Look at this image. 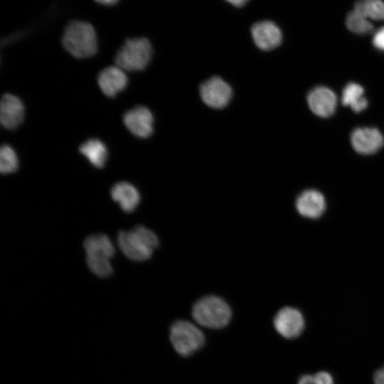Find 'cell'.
I'll return each instance as SVG.
<instances>
[{
  "mask_svg": "<svg viewBox=\"0 0 384 384\" xmlns=\"http://www.w3.org/2000/svg\"><path fill=\"white\" fill-rule=\"evenodd\" d=\"M373 43L376 48L384 51V26L375 32Z\"/></svg>",
  "mask_w": 384,
  "mask_h": 384,
  "instance_id": "obj_23",
  "label": "cell"
},
{
  "mask_svg": "<svg viewBox=\"0 0 384 384\" xmlns=\"http://www.w3.org/2000/svg\"><path fill=\"white\" fill-rule=\"evenodd\" d=\"M307 102L310 110L321 117L331 116L336 110L337 99L335 93L329 88L319 86L311 90Z\"/></svg>",
  "mask_w": 384,
  "mask_h": 384,
  "instance_id": "obj_11",
  "label": "cell"
},
{
  "mask_svg": "<svg viewBox=\"0 0 384 384\" xmlns=\"http://www.w3.org/2000/svg\"><path fill=\"white\" fill-rule=\"evenodd\" d=\"M86 262L90 270L98 277H108L113 272L108 257L101 255H87Z\"/></svg>",
  "mask_w": 384,
  "mask_h": 384,
  "instance_id": "obj_22",
  "label": "cell"
},
{
  "mask_svg": "<svg viewBox=\"0 0 384 384\" xmlns=\"http://www.w3.org/2000/svg\"><path fill=\"white\" fill-rule=\"evenodd\" d=\"M170 341L178 354L187 356L203 346L205 337L202 331L193 323L178 320L170 329Z\"/></svg>",
  "mask_w": 384,
  "mask_h": 384,
  "instance_id": "obj_5",
  "label": "cell"
},
{
  "mask_svg": "<svg viewBox=\"0 0 384 384\" xmlns=\"http://www.w3.org/2000/svg\"><path fill=\"white\" fill-rule=\"evenodd\" d=\"M117 242L122 252L134 261L149 259L159 245L156 235L143 225H137L129 231H120Z\"/></svg>",
  "mask_w": 384,
  "mask_h": 384,
  "instance_id": "obj_2",
  "label": "cell"
},
{
  "mask_svg": "<svg viewBox=\"0 0 384 384\" xmlns=\"http://www.w3.org/2000/svg\"><path fill=\"white\" fill-rule=\"evenodd\" d=\"M353 148L362 154H371L378 151L383 145L384 139L381 132L374 127H359L351 135Z\"/></svg>",
  "mask_w": 384,
  "mask_h": 384,
  "instance_id": "obj_9",
  "label": "cell"
},
{
  "mask_svg": "<svg viewBox=\"0 0 384 384\" xmlns=\"http://www.w3.org/2000/svg\"><path fill=\"white\" fill-rule=\"evenodd\" d=\"M152 53L151 45L147 38H128L117 51L114 62L122 70L141 71L148 65Z\"/></svg>",
  "mask_w": 384,
  "mask_h": 384,
  "instance_id": "obj_4",
  "label": "cell"
},
{
  "mask_svg": "<svg viewBox=\"0 0 384 384\" xmlns=\"http://www.w3.org/2000/svg\"><path fill=\"white\" fill-rule=\"evenodd\" d=\"M273 323L276 331L286 338H297L304 328L302 313L289 306L281 309L275 315Z\"/></svg>",
  "mask_w": 384,
  "mask_h": 384,
  "instance_id": "obj_8",
  "label": "cell"
},
{
  "mask_svg": "<svg viewBox=\"0 0 384 384\" xmlns=\"http://www.w3.org/2000/svg\"><path fill=\"white\" fill-rule=\"evenodd\" d=\"M353 11L368 20L384 21V1L383 0H358Z\"/></svg>",
  "mask_w": 384,
  "mask_h": 384,
  "instance_id": "obj_19",
  "label": "cell"
},
{
  "mask_svg": "<svg viewBox=\"0 0 384 384\" xmlns=\"http://www.w3.org/2000/svg\"><path fill=\"white\" fill-rule=\"evenodd\" d=\"M83 245L87 255H101L110 258L115 252L112 242L104 234H95L87 237Z\"/></svg>",
  "mask_w": 384,
  "mask_h": 384,
  "instance_id": "obj_17",
  "label": "cell"
},
{
  "mask_svg": "<svg viewBox=\"0 0 384 384\" xmlns=\"http://www.w3.org/2000/svg\"><path fill=\"white\" fill-rule=\"evenodd\" d=\"M123 122L127 129L135 137L147 138L154 132V117L144 106H136L123 115Z\"/></svg>",
  "mask_w": 384,
  "mask_h": 384,
  "instance_id": "obj_7",
  "label": "cell"
},
{
  "mask_svg": "<svg viewBox=\"0 0 384 384\" xmlns=\"http://www.w3.org/2000/svg\"><path fill=\"white\" fill-rule=\"evenodd\" d=\"M373 380L375 384H384V366L375 372Z\"/></svg>",
  "mask_w": 384,
  "mask_h": 384,
  "instance_id": "obj_25",
  "label": "cell"
},
{
  "mask_svg": "<svg viewBox=\"0 0 384 384\" xmlns=\"http://www.w3.org/2000/svg\"><path fill=\"white\" fill-rule=\"evenodd\" d=\"M341 100L343 105L350 107L356 112L364 110L368 106L363 87L355 82L346 85L342 92Z\"/></svg>",
  "mask_w": 384,
  "mask_h": 384,
  "instance_id": "obj_18",
  "label": "cell"
},
{
  "mask_svg": "<svg viewBox=\"0 0 384 384\" xmlns=\"http://www.w3.org/2000/svg\"><path fill=\"white\" fill-rule=\"evenodd\" d=\"M296 208L302 216L317 218L323 214L326 208L324 196L316 190H306L297 197Z\"/></svg>",
  "mask_w": 384,
  "mask_h": 384,
  "instance_id": "obj_14",
  "label": "cell"
},
{
  "mask_svg": "<svg viewBox=\"0 0 384 384\" xmlns=\"http://www.w3.org/2000/svg\"><path fill=\"white\" fill-rule=\"evenodd\" d=\"M79 151L96 168H103L107 162L108 150L99 139H87L80 145Z\"/></svg>",
  "mask_w": 384,
  "mask_h": 384,
  "instance_id": "obj_16",
  "label": "cell"
},
{
  "mask_svg": "<svg viewBox=\"0 0 384 384\" xmlns=\"http://www.w3.org/2000/svg\"><path fill=\"white\" fill-rule=\"evenodd\" d=\"M346 24L349 31L358 35H368L374 30L370 20L353 10L347 15Z\"/></svg>",
  "mask_w": 384,
  "mask_h": 384,
  "instance_id": "obj_20",
  "label": "cell"
},
{
  "mask_svg": "<svg viewBox=\"0 0 384 384\" xmlns=\"http://www.w3.org/2000/svg\"><path fill=\"white\" fill-rule=\"evenodd\" d=\"M96 2L104 5H113L119 0H95Z\"/></svg>",
  "mask_w": 384,
  "mask_h": 384,
  "instance_id": "obj_28",
  "label": "cell"
},
{
  "mask_svg": "<svg viewBox=\"0 0 384 384\" xmlns=\"http://www.w3.org/2000/svg\"><path fill=\"white\" fill-rule=\"evenodd\" d=\"M62 44L77 58H90L97 51L95 31L90 23L85 21H70L64 30Z\"/></svg>",
  "mask_w": 384,
  "mask_h": 384,
  "instance_id": "obj_1",
  "label": "cell"
},
{
  "mask_svg": "<svg viewBox=\"0 0 384 384\" xmlns=\"http://www.w3.org/2000/svg\"><path fill=\"white\" fill-rule=\"evenodd\" d=\"M24 106L21 100L11 94L3 95L0 105V122L9 130L16 129L23 122Z\"/></svg>",
  "mask_w": 384,
  "mask_h": 384,
  "instance_id": "obj_10",
  "label": "cell"
},
{
  "mask_svg": "<svg viewBox=\"0 0 384 384\" xmlns=\"http://www.w3.org/2000/svg\"><path fill=\"white\" fill-rule=\"evenodd\" d=\"M228 2L235 6H243L248 0H226Z\"/></svg>",
  "mask_w": 384,
  "mask_h": 384,
  "instance_id": "obj_27",
  "label": "cell"
},
{
  "mask_svg": "<svg viewBox=\"0 0 384 384\" xmlns=\"http://www.w3.org/2000/svg\"><path fill=\"white\" fill-rule=\"evenodd\" d=\"M298 384H316L314 376L312 375H303L299 378Z\"/></svg>",
  "mask_w": 384,
  "mask_h": 384,
  "instance_id": "obj_26",
  "label": "cell"
},
{
  "mask_svg": "<svg viewBox=\"0 0 384 384\" xmlns=\"http://www.w3.org/2000/svg\"><path fill=\"white\" fill-rule=\"evenodd\" d=\"M97 83L101 91L106 96L114 97L126 88L128 78L120 68L109 66L100 72Z\"/></svg>",
  "mask_w": 384,
  "mask_h": 384,
  "instance_id": "obj_13",
  "label": "cell"
},
{
  "mask_svg": "<svg viewBox=\"0 0 384 384\" xmlns=\"http://www.w3.org/2000/svg\"><path fill=\"white\" fill-rule=\"evenodd\" d=\"M314 376L316 384H334L331 375L327 372H319Z\"/></svg>",
  "mask_w": 384,
  "mask_h": 384,
  "instance_id": "obj_24",
  "label": "cell"
},
{
  "mask_svg": "<svg viewBox=\"0 0 384 384\" xmlns=\"http://www.w3.org/2000/svg\"><path fill=\"white\" fill-rule=\"evenodd\" d=\"M192 315L201 326L210 329H221L228 325L232 313L229 305L223 299L209 295L195 303Z\"/></svg>",
  "mask_w": 384,
  "mask_h": 384,
  "instance_id": "obj_3",
  "label": "cell"
},
{
  "mask_svg": "<svg viewBox=\"0 0 384 384\" xmlns=\"http://www.w3.org/2000/svg\"><path fill=\"white\" fill-rule=\"evenodd\" d=\"M18 167V160L14 149L9 144H4L0 149V171L2 174L15 172Z\"/></svg>",
  "mask_w": 384,
  "mask_h": 384,
  "instance_id": "obj_21",
  "label": "cell"
},
{
  "mask_svg": "<svg viewBox=\"0 0 384 384\" xmlns=\"http://www.w3.org/2000/svg\"><path fill=\"white\" fill-rule=\"evenodd\" d=\"M114 201L119 203L120 208L126 213L133 212L140 202V194L132 184L121 181L115 183L110 191Z\"/></svg>",
  "mask_w": 384,
  "mask_h": 384,
  "instance_id": "obj_15",
  "label": "cell"
},
{
  "mask_svg": "<svg viewBox=\"0 0 384 384\" xmlns=\"http://www.w3.org/2000/svg\"><path fill=\"white\" fill-rule=\"evenodd\" d=\"M230 86L222 78L214 76L200 87V95L202 100L209 107L220 109L225 107L232 97Z\"/></svg>",
  "mask_w": 384,
  "mask_h": 384,
  "instance_id": "obj_6",
  "label": "cell"
},
{
  "mask_svg": "<svg viewBox=\"0 0 384 384\" xmlns=\"http://www.w3.org/2000/svg\"><path fill=\"white\" fill-rule=\"evenodd\" d=\"M251 34L255 45L263 50H270L279 46L282 35L279 27L272 21H262L255 23Z\"/></svg>",
  "mask_w": 384,
  "mask_h": 384,
  "instance_id": "obj_12",
  "label": "cell"
}]
</instances>
